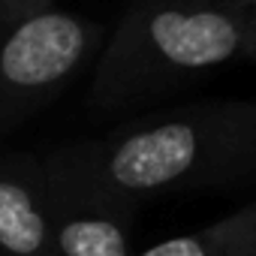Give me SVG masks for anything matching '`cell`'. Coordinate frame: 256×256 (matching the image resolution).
Here are the masks:
<instances>
[{"mask_svg":"<svg viewBox=\"0 0 256 256\" xmlns=\"http://www.w3.org/2000/svg\"><path fill=\"white\" fill-rule=\"evenodd\" d=\"M100 40V24L54 6L0 18V120H12L60 90Z\"/></svg>","mask_w":256,"mask_h":256,"instance_id":"3957f363","label":"cell"},{"mask_svg":"<svg viewBox=\"0 0 256 256\" xmlns=\"http://www.w3.org/2000/svg\"><path fill=\"white\" fill-rule=\"evenodd\" d=\"M54 214L52 256H133L130 220L133 205L96 196H48Z\"/></svg>","mask_w":256,"mask_h":256,"instance_id":"5b68a950","label":"cell"},{"mask_svg":"<svg viewBox=\"0 0 256 256\" xmlns=\"http://www.w3.org/2000/svg\"><path fill=\"white\" fill-rule=\"evenodd\" d=\"M48 196L136 205L148 196L256 175V102L208 100L66 148L42 166Z\"/></svg>","mask_w":256,"mask_h":256,"instance_id":"6da1fadb","label":"cell"},{"mask_svg":"<svg viewBox=\"0 0 256 256\" xmlns=\"http://www.w3.org/2000/svg\"><path fill=\"white\" fill-rule=\"evenodd\" d=\"M54 0H0V18H12V16H28L36 10H48Z\"/></svg>","mask_w":256,"mask_h":256,"instance_id":"52a82bcc","label":"cell"},{"mask_svg":"<svg viewBox=\"0 0 256 256\" xmlns=\"http://www.w3.org/2000/svg\"><path fill=\"white\" fill-rule=\"evenodd\" d=\"M241 60H256V6L247 10V40H244Z\"/></svg>","mask_w":256,"mask_h":256,"instance_id":"ba28073f","label":"cell"},{"mask_svg":"<svg viewBox=\"0 0 256 256\" xmlns=\"http://www.w3.org/2000/svg\"><path fill=\"white\" fill-rule=\"evenodd\" d=\"M139 256H256V202L196 232L166 238Z\"/></svg>","mask_w":256,"mask_h":256,"instance_id":"8992f818","label":"cell"},{"mask_svg":"<svg viewBox=\"0 0 256 256\" xmlns=\"http://www.w3.org/2000/svg\"><path fill=\"white\" fill-rule=\"evenodd\" d=\"M229 4H235V6H241V10H253L256 0H229Z\"/></svg>","mask_w":256,"mask_h":256,"instance_id":"9c48e42d","label":"cell"},{"mask_svg":"<svg viewBox=\"0 0 256 256\" xmlns=\"http://www.w3.org/2000/svg\"><path fill=\"white\" fill-rule=\"evenodd\" d=\"M54 214L42 169L0 166V256H52Z\"/></svg>","mask_w":256,"mask_h":256,"instance_id":"277c9868","label":"cell"},{"mask_svg":"<svg viewBox=\"0 0 256 256\" xmlns=\"http://www.w3.org/2000/svg\"><path fill=\"white\" fill-rule=\"evenodd\" d=\"M247 10L229 0H136L108 36L90 106L120 108L241 60Z\"/></svg>","mask_w":256,"mask_h":256,"instance_id":"7a4b0ae2","label":"cell"}]
</instances>
